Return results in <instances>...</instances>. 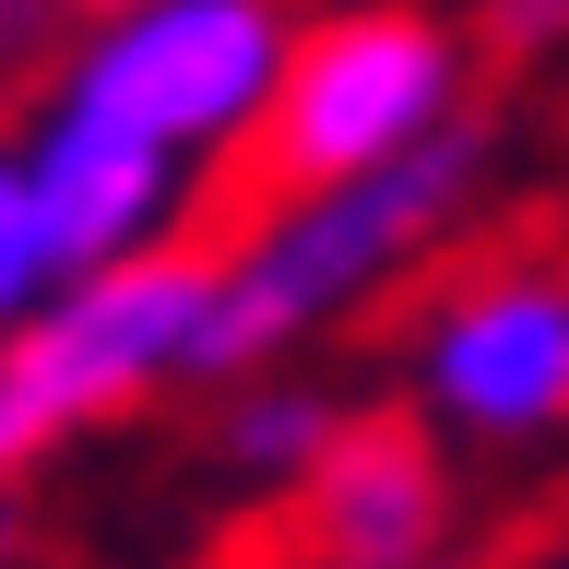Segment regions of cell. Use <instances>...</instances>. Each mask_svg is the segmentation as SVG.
Listing matches in <instances>:
<instances>
[{
    "label": "cell",
    "instance_id": "obj_1",
    "mask_svg": "<svg viewBox=\"0 0 569 569\" xmlns=\"http://www.w3.org/2000/svg\"><path fill=\"white\" fill-rule=\"evenodd\" d=\"M487 178H498V119L462 107L439 142H416V154H391V167H368V178L249 202L238 238H213L202 391L249 380V368H284V356L320 345L332 320L380 309L391 284H416V261L487 202Z\"/></svg>",
    "mask_w": 569,
    "mask_h": 569
},
{
    "label": "cell",
    "instance_id": "obj_2",
    "mask_svg": "<svg viewBox=\"0 0 569 569\" xmlns=\"http://www.w3.org/2000/svg\"><path fill=\"white\" fill-rule=\"evenodd\" d=\"M202 309H213V226L119 261V273L60 284L36 320L0 332V487L60 439L131 416L154 391H202Z\"/></svg>",
    "mask_w": 569,
    "mask_h": 569
},
{
    "label": "cell",
    "instance_id": "obj_3",
    "mask_svg": "<svg viewBox=\"0 0 569 569\" xmlns=\"http://www.w3.org/2000/svg\"><path fill=\"white\" fill-rule=\"evenodd\" d=\"M462 83H475V48L462 24H439L427 0H332L297 24L284 48V83L249 131V202H284V190H332V178H368L391 154H416L462 119Z\"/></svg>",
    "mask_w": 569,
    "mask_h": 569
},
{
    "label": "cell",
    "instance_id": "obj_4",
    "mask_svg": "<svg viewBox=\"0 0 569 569\" xmlns=\"http://www.w3.org/2000/svg\"><path fill=\"white\" fill-rule=\"evenodd\" d=\"M284 48H297L284 0H142V12L83 24L48 83H60V107H96L119 131L167 142L178 167H226L273 107Z\"/></svg>",
    "mask_w": 569,
    "mask_h": 569
},
{
    "label": "cell",
    "instance_id": "obj_5",
    "mask_svg": "<svg viewBox=\"0 0 569 569\" xmlns=\"http://www.w3.org/2000/svg\"><path fill=\"white\" fill-rule=\"evenodd\" d=\"M416 427L439 451H546L569 439V261H475L427 297L416 345Z\"/></svg>",
    "mask_w": 569,
    "mask_h": 569
},
{
    "label": "cell",
    "instance_id": "obj_6",
    "mask_svg": "<svg viewBox=\"0 0 569 569\" xmlns=\"http://www.w3.org/2000/svg\"><path fill=\"white\" fill-rule=\"evenodd\" d=\"M462 533L451 451L416 427V403H345L332 451L273 487V569H427Z\"/></svg>",
    "mask_w": 569,
    "mask_h": 569
},
{
    "label": "cell",
    "instance_id": "obj_7",
    "mask_svg": "<svg viewBox=\"0 0 569 569\" xmlns=\"http://www.w3.org/2000/svg\"><path fill=\"white\" fill-rule=\"evenodd\" d=\"M24 154V190H36V238H48V273L83 284V273H119L167 238H202V167H178L167 142L119 131L96 107H36V131L12 142Z\"/></svg>",
    "mask_w": 569,
    "mask_h": 569
},
{
    "label": "cell",
    "instance_id": "obj_8",
    "mask_svg": "<svg viewBox=\"0 0 569 569\" xmlns=\"http://www.w3.org/2000/svg\"><path fill=\"white\" fill-rule=\"evenodd\" d=\"M332 427H345V391L332 380H309V368H249V380H213L202 451H213V475H238V487H297V475L332 451Z\"/></svg>",
    "mask_w": 569,
    "mask_h": 569
},
{
    "label": "cell",
    "instance_id": "obj_9",
    "mask_svg": "<svg viewBox=\"0 0 569 569\" xmlns=\"http://www.w3.org/2000/svg\"><path fill=\"white\" fill-rule=\"evenodd\" d=\"M48 297H60V273H48V238H36V190H24V154L0 142V332L36 320Z\"/></svg>",
    "mask_w": 569,
    "mask_h": 569
},
{
    "label": "cell",
    "instance_id": "obj_10",
    "mask_svg": "<svg viewBox=\"0 0 569 569\" xmlns=\"http://www.w3.org/2000/svg\"><path fill=\"white\" fill-rule=\"evenodd\" d=\"M475 48L510 60V71L569 60V0H475Z\"/></svg>",
    "mask_w": 569,
    "mask_h": 569
},
{
    "label": "cell",
    "instance_id": "obj_11",
    "mask_svg": "<svg viewBox=\"0 0 569 569\" xmlns=\"http://www.w3.org/2000/svg\"><path fill=\"white\" fill-rule=\"evenodd\" d=\"M0 569H36V510H24V487H0Z\"/></svg>",
    "mask_w": 569,
    "mask_h": 569
},
{
    "label": "cell",
    "instance_id": "obj_12",
    "mask_svg": "<svg viewBox=\"0 0 569 569\" xmlns=\"http://www.w3.org/2000/svg\"><path fill=\"white\" fill-rule=\"evenodd\" d=\"M60 12H83V24H107V12H142V0H60Z\"/></svg>",
    "mask_w": 569,
    "mask_h": 569
},
{
    "label": "cell",
    "instance_id": "obj_13",
    "mask_svg": "<svg viewBox=\"0 0 569 569\" xmlns=\"http://www.w3.org/2000/svg\"><path fill=\"white\" fill-rule=\"evenodd\" d=\"M427 569H475V558H462V546H451V558H427Z\"/></svg>",
    "mask_w": 569,
    "mask_h": 569
},
{
    "label": "cell",
    "instance_id": "obj_14",
    "mask_svg": "<svg viewBox=\"0 0 569 569\" xmlns=\"http://www.w3.org/2000/svg\"><path fill=\"white\" fill-rule=\"evenodd\" d=\"M558 569H569V546H558Z\"/></svg>",
    "mask_w": 569,
    "mask_h": 569
}]
</instances>
